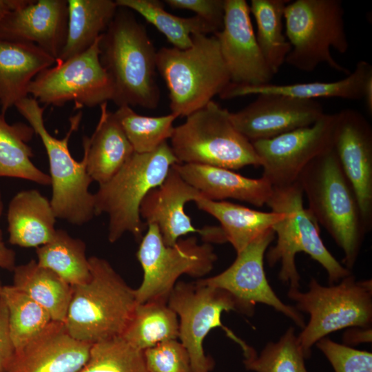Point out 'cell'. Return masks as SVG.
<instances>
[{"instance_id":"6da1fadb","label":"cell","mask_w":372,"mask_h":372,"mask_svg":"<svg viewBox=\"0 0 372 372\" xmlns=\"http://www.w3.org/2000/svg\"><path fill=\"white\" fill-rule=\"evenodd\" d=\"M100 61L113 85L118 106L153 110L160 101L156 52L145 28L128 9L118 7L100 41Z\"/></svg>"},{"instance_id":"7a4b0ae2","label":"cell","mask_w":372,"mask_h":372,"mask_svg":"<svg viewBox=\"0 0 372 372\" xmlns=\"http://www.w3.org/2000/svg\"><path fill=\"white\" fill-rule=\"evenodd\" d=\"M307 209L344 252V267L354 266L367 233L354 190L333 147L311 161L297 180Z\"/></svg>"},{"instance_id":"3957f363","label":"cell","mask_w":372,"mask_h":372,"mask_svg":"<svg viewBox=\"0 0 372 372\" xmlns=\"http://www.w3.org/2000/svg\"><path fill=\"white\" fill-rule=\"evenodd\" d=\"M90 277L72 286L63 322L74 338L94 344L121 337L137 304L131 288L106 260L88 258Z\"/></svg>"},{"instance_id":"277c9868","label":"cell","mask_w":372,"mask_h":372,"mask_svg":"<svg viewBox=\"0 0 372 372\" xmlns=\"http://www.w3.org/2000/svg\"><path fill=\"white\" fill-rule=\"evenodd\" d=\"M185 50L161 48L156 68L165 81L171 113L187 116L220 95L231 83L217 38L194 34Z\"/></svg>"},{"instance_id":"5b68a950","label":"cell","mask_w":372,"mask_h":372,"mask_svg":"<svg viewBox=\"0 0 372 372\" xmlns=\"http://www.w3.org/2000/svg\"><path fill=\"white\" fill-rule=\"evenodd\" d=\"M176 163L178 159L165 142L150 152H134L109 181L99 185L94 194V211L95 215H108L110 242H115L126 232L131 233L137 242L141 240L147 225L140 215L141 204Z\"/></svg>"},{"instance_id":"8992f818","label":"cell","mask_w":372,"mask_h":372,"mask_svg":"<svg viewBox=\"0 0 372 372\" xmlns=\"http://www.w3.org/2000/svg\"><path fill=\"white\" fill-rule=\"evenodd\" d=\"M302 198L303 192L298 181L273 187L266 205L272 211L283 213L284 218L273 227L277 241L267 254V262L271 267L280 262V280L289 284V289H299L300 275L295 258L297 254L304 252L327 271L330 284L338 282L351 274V270L327 249L320 238L318 223L304 208Z\"/></svg>"},{"instance_id":"52a82bcc","label":"cell","mask_w":372,"mask_h":372,"mask_svg":"<svg viewBox=\"0 0 372 372\" xmlns=\"http://www.w3.org/2000/svg\"><path fill=\"white\" fill-rule=\"evenodd\" d=\"M14 107L39 136L45 149L52 189L50 204L56 217L74 225L87 223L95 215L94 194L89 192L92 180L87 172L85 157L76 161L68 146L72 133L79 128L82 112L70 117L68 131L59 139L45 128L44 107L34 98H24Z\"/></svg>"},{"instance_id":"ba28073f","label":"cell","mask_w":372,"mask_h":372,"mask_svg":"<svg viewBox=\"0 0 372 372\" xmlns=\"http://www.w3.org/2000/svg\"><path fill=\"white\" fill-rule=\"evenodd\" d=\"M175 127L171 148L179 163L238 169L261 166L253 144L234 126L230 112L213 100Z\"/></svg>"},{"instance_id":"9c48e42d","label":"cell","mask_w":372,"mask_h":372,"mask_svg":"<svg viewBox=\"0 0 372 372\" xmlns=\"http://www.w3.org/2000/svg\"><path fill=\"white\" fill-rule=\"evenodd\" d=\"M344 10L341 0L289 1L284 12L285 36L291 50L285 62L306 72L322 63L349 74L331 54L333 48L346 53L349 43L344 27Z\"/></svg>"},{"instance_id":"30bf717a","label":"cell","mask_w":372,"mask_h":372,"mask_svg":"<svg viewBox=\"0 0 372 372\" xmlns=\"http://www.w3.org/2000/svg\"><path fill=\"white\" fill-rule=\"evenodd\" d=\"M287 295L298 311L309 315V322L297 335L305 359L313 345L329 333L371 324V280L357 281L350 274L337 285L323 286L313 278L306 292L289 289Z\"/></svg>"},{"instance_id":"8fae6325","label":"cell","mask_w":372,"mask_h":372,"mask_svg":"<svg viewBox=\"0 0 372 372\" xmlns=\"http://www.w3.org/2000/svg\"><path fill=\"white\" fill-rule=\"evenodd\" d=\"M167 304L179 318L178 338L189 353L192 372H210L213 369L214 362L205 355L203 341L216 327H221L240 347L245 359L256 353L221 322L223 311H234L245 314L241 305L229 292L196 281H179L170 293Z\"/></svg>"},{"instance_id":"7c38bea8","label":"cell","mask_w":372,"mask_h":372,"mask_svg":"<svg viewBox=\"0 0 372 372\" xmlns=\"http://www.w3.org/2000/svg\"><path fill=\"white\" fill-rule=\"evenodd\" d=\"M136 258L143 271V281L134 289L137 304L152 300L167 302L180 276L200 279L212 270L218 258L210 243L200 244L195 236L179 239L172 246L165 245L154 224L147 225Z\"/></svg>"},{"instance_id":"4fadbf2b","label":"cell","mask_w":372,"mask_h":372,"mask_svg":"<svg viewBox=\"0 0 372 372\" xmlns=\"http://www.w3.org/2000/svg\"><path fill=\"white\" fill-rule=\"evenodd\" d=\"M101 35L85 52L39 72L30 84L29 96L57 107L73 102L76 108L112 101V83L100 61Z\"/></svg>"},{"instance_id":"5bb4252c","label":"cell","mask_w":372,"mask_h":372,"mask_svg":"<svg viewBox=\"0 0 372 372\" xmlns=\"http://www.w3.org/2000/svg\"><path fill=\"white\" fill-rule=\"evenodd\" d=\"M335 118L336 113H325L312 125L251 142L261 160L262 177L273 187L297 182L311 161L333 147Z\"/></svg>"},{"instance_id":"9a60e30c","label":"cell","mask_w":372,"mask_h":372,"mask_svg":"<svg viewBox=\"0 0 372 372\" xmlns=\"http://www.w3.org/2000/svg\"><path fill=\"white\" fill-rule=\"evenodd\" d=\"M274 237L273 228L269 229L236 254L234 262L225 271L214 276L200 278L196 282L229 292L239 302L246 315H252L256 304L261 303L282 313L302 329L305 322L300 311L278 298L266 276L265 254Z\"/></svg>"},{"instance_id":"2e32d148","label":"cell","mask_w":372,"mask_h":372,"mask_svg":"<svg viewBox=\"0 0 372 372\" xmlns=\"http://www.w3.org/2000/svg\"><path fill=\"white\" fill-rule=\"evenodd\" d=\"M203 197L201 193L188 183L174 165L163 182L150 190L140 207V215L147 227L156 225L167 246L174 245L181 236L198 233L204 242H226L220 227L196 228L191 218L185 211L186 203Z\"/></svg>"},{"instance_id":"e0dca14e","label":"cell","mask_w":372,"mask_h":372,"mask_svg":"<svg viewBox=\"0 0 372 372\" xmlns=\"http://www.w3.org/2000/svg\"><path fill=\"white\" fill-rule=\"evenodd\" d=\"M333 148L355 194L366 232L372 229V127L360 112L336 113Z\"/></svg>"},{"instance_id":"ac0fdd59","label":"cell","mask_w":372,"mask_h":372,"mask_svg":"<svg viewBox=\"0 0 372 372\" xmlns=\"http://www.w3.org/2000/svg\"><path fill=\"white\" fill-rule=\"evenodd\" d=\"M214 35L231 83H270L273 74L259 48L251 21L249 6L245 0H225L223 26Z\"/></svg>"},{"instance_id":"d6986e66","label":"cell","mask_w":372,"mask_h":372,"mask_svg":"<svg viewBox=\"0 0 372 372\" xmlns=\"http://www.w3.org/2000/svg\"><path fill=\"white\" fill-rule=\"evenodd\" d=\"M316 100L260 94L245 107L230 112L236 129L251 142L312 125L324 114Z\"/></svg>"},{"instance_id":"ffe728a7","label":"cell","mask_w":372,"mask_h":372,"mask_svg":"<svg viewBox=\"0 0 372 372\" xmlns=\"http://www.w3.org/2000/svg\"><path fill=\"white\" fill-rule=\"evenodd\" d=\"M66 0H29L0 21V39L32 43L56 60L65 45L68 30Z\"/></svg>"},{"instance_id":"44dd1931","label":"cell","mask_w":372,"mask_h":372,"mask_svg":"<svg viewBox=\"0 0 372 372\" xmlns=\"http://www.w3.org/2000/svg\"><path fill=\"white\" fill-rule=\"evenodd\" d=\"M92 344L74 338L63 322L53 320L15 351L7 372H78L87 361Z\"/></svg>"},{"instance_id":"7402d4cb","label":"cell","mask_w":372,"mask_h":372,"mask_svg":"<svg viewBox=\"0 0 372 372\" xmlns=\"http://www.w3.org/2000/svg\"><path fill=\"white\" fill-rule=\"evenodd\" d=\"M174 166L203 198L211 200L232 198L262 207L272 193V186L262 177L250 178L231 169L206 165L176 163Z\"/></svg>"},{"instance_id":"603a6c76","label":"cell","mask_w":372,"mask_h":372,"mask_svg":"<svg viewBox=\"0 0 372 372\" xmlns=\"http://www.w3.org/2000/svg\"><path fill=\"white\" fill-rule=\"evenodd\" d=\"M56 59L34 44L0 39V106L4 114L29 96L32 81Z\"/></svg>"},{"instance_id":"cb8c5ba5","label":"cell","mask_w":372,"mask_h":372,"mask_svg":"<svg viewBox=\"0 0 372 372\" xmlns=\"http://www.w3.org/2000/svg\"><path fill=\"white\" fill-rule=\"evenodd\" d=\"M107 105L104 103L100 105V118L92 136L83 138L87 174L99 185L109 181L134 152Z\"/></svg>"},{"instance_id":"d4e9b609","label":"cell","mask_w":372,"mask_h":372,"mask_svg":"<svg viewBox=\"0 0 372 372\" xmlns=\"http://www.w3.org/2000/svg\"><path fill=\"white\" fill-rule=\"evenodd\" d=\"M371 76V65L362 60L356 63L353 72L344 79L337 81L288 85L269 83L260 85L230 83L219 96L223 99H230L251 94H276L302 99L340 98L347 100H360L363 99L366 83Z\"/></svg>"},{"instance_id":"484cf974","label":"cell","mask_w":372,"mask_h":372,"mask_svg":"<svg viewBox=\"0 0 372 372\" xmlns=\"http://www.w3.org/2000/svg\"><path fill=\"white\" fill-rule=\"evenodd\" d=\"M56 216L50 201L37 189L18 192L8 214L9 242L21 247H39L54 237Z\"/></svg>"},{"instance_id":"4316f807","label":"cell","mask_w":372,"mask_h":372,"mask_svg":"<svg viewBox=\"0 0 372 372\" xmlns=\"http://www.w3.org/2000/svg\"><path fill=\"white\" fill-rule=\"evenodd\" d=\"M197 207L216 218L220 223L227 242L236 254L262 235L284 218L281 212H264L227 201L200 197Z\"/></svg>"},{"instance_id":"83f0119b","label":"cell","mask_w":372,"mask_h":372,"mask_svg":"<svg viewBox=\"0 0 372 372\" xmlns=\"http://www.w3.org/2000/svg\"><path fill=\"white\" fill-rule=\"evenodd\" d=\"M68 30L65 45L56 61L87 50L103 34L118 10L112 0H67Z\"/></svg>"},{"instance_id":"f1b7e54d","label":"cell","mask_w":372,"mask_h":372,"mask_svg":"<svg viewBox=\"0 0 372 372\" xmlns=\"http://www.w3.org/2000/svg\"><path fill=\"white\" fill-rule=\"evenodd\" d=\"M13 286L43 307L52 320L64 322L72 296V286L37 261L16 266Z\"/></svg>"},{"instance_id":"f546056e","label":"cell","mask_w":372,"mask_h":372,"mask_svg":"<svg viewBox=\"0 0 372 372\" xmlns=\"http://www.w3.org/2000/svg\"><path fill=\"white\" fill-rule=\"evenodd\" d=\"M34 131L28 124H9L0 113V177L25 179L50 185L51 179L32 162L33 152L28 144Z\"/></svg>"},{"instance_id":"4dcf8cb0","label":"cell","mask_w":372,"mask_h":372,"mask_svg":"<svg viewBox=\"0 0 372 372\" xmlns=\"http://www.w3.org/2000/svg\"><path fill=\"white\" fill-rule=\"evenodd\" d=\"M179 335L176 313L167 302L152 300L137 304L121 338L134 348L144 351Z\"/></svg>"},{"instance_id":"1f68e13d","label":"cell","mask_w":372,"mask_h":372,"mask_svg":"<svg viewBox=\"0 0 372 372\" xmlns=\"http://www.w3.org/2000/svg\"><path fill=\"white\" fill-rule=\"evenodd\" d=\"M118 7L130 9L141 15L161 32L174 48L185 50L193 43L194 34H209L217 30L201 18L180 17L167 12L158 0H116Z\"/></svg>"},{"instance_id":"d6a6232c","label":"cell","mask_w":372,"mask_h":372,"mask_svg":"<svg viewBox=\"0 0 372 372\" xmlns=\"http://www.w3.org/2000/svg\"><path fill=\"white\" fill-rule=\"evenodd\" d=\"M289 0H251L256 34L262 56L273 75L285 62L291 46L283 34L284 12Z\"/></svg>"},{"instance_id":"836d02e7","label":"cell","mask_w":372,"mask_h":372,"mask_svg":"<svg viewBox=\"0 0 372 372\" xmlns=\"http://www.w3.org/2000/svg\"><path fill=\"white\" fill-rule=\"evenodd\" d=\"M86 246L81 239L56 229L53 239L37 247V262L54 272L71 286L83 285L90 277Z\"/></svg>"},{"instance_id":"e575fe53","label":"cell","mask_w":372,"mask_h":372,"mask_svg":"<svg viewBox=\"0 0 372 372\" xmlns=\"http://www.w3.org/2000/svg\"><path fill=\"white\" fill-rule=\"evenodd\" d=\"M0 295L8 308L15 351L39 335L53 321L43 307L13 285L2 286Z\"/></svg>"},{"instance_id":"d590c367","label":"cell","mask_w":372,"mask_h":372,"mask_svg":"<svg viewBox=\"0 0 372 372\" xmlns=\"http://www.w3.org/2000/svg\"><path fill=\"white\" fill-rule=\"evenodd\" d=\"M114 114L132 145L134 152L147 153L171 138L177 116L171 113L161 116L137 114L130 106L118 107Z\"/></svg>"},{"instance_id":"8d00e7d4","label":"cell","mask_w":372,"mask_h":372,"mask_svg":"<svg viewBox=\"0 0 372 372\" xmlns=\"http://www.w3.org/2000/svg\"><path fill=\"white\" fill-rule=\"evenodd\" d=\"M78 372H149L143 351L121 337L92 344L87 361Z\"/></svg>"},{"instance_id":"74e56055","label":"cell","mask_w":372,"mask_h":372,"mask_svg":"<svg viewBox=\"0 0 372 372\" xmlns=\"http://www.w3.org/2000/svg\"><path fill=\"white\" fill-rule=\"evenodd\" d=\"M304 360L294 328L290 327L277 342H268L259 355L244 359L243 364L254 372H307Z\"/></svg>"},{"instance_id":"f35d334b","label":"cell","mask_w":372,"mask_h":372,"mask_svg":"<svg viewBox=\"0 0 372 372\" xmlns=\"http://www.w3.org/2000/svg\"><path fill=\"white\" fill-rule=\"evenodd\" d=\"M149 372H192L189 353L180 342L169 340L143 351Z\"/></svg>"},{"instance_id":"ab89813d","label":"cell","mask_w":372,"mask_h":372,"mask_svg":"<svg viewBox=\"0 0 372 372\" xmlns=\"http://www.w3.org/2000/svg\"><path fill=\"white\" fill-rule=\"evenodd\" d=\"M335 372H372V353L323 338L316 343Z\"/></svg>"},{"instance_id":"60d3db41","label":"cell","mask_w":372,"mask_h":372,"mask_svg":"<svg viewBox=\"0 0 372 372\" xmlns=\"http://www.w3.org/2000/svg\"><path fill=\"white\" fill-rule=\"evenodd\" d=\"M173 9L187 10L211 25L217 32L223 26L225 0H165Z\"/></svg>"},{"instance_id":"b9f144b4","label":"cell","mask_w":372,"mask_h":372,"mask_svg":"<svg viewBox=\"0 0 372 372\" xmlns=\"http://www.w3.org/2000/svg\"><path fill=\"white\" fill-rule=\"evenodd\" d=\"M15 354L11 338L8 311L0 295V372H7Z\"/></svg>"},{"instance_id":"7bdbcfd3","label":"cell","mask_w":372,"mask_h":372,"mask_svg":"<svg viewBox=\"0 0 372 372\" xmlns=\"http://www.w3.org/2000/svg\"><path fill=\"white\" fill-rule=\"evenodd\" d=\"M3 204L0 192V218L3 212ZM15 262V253L12 249L8 248L5 245L3 240L2 232L0 229V268L13 271L16 267Z\"/></svg>"},{"instance_id":"ee69618b","label":"cell","mask_w":372,"mask_h":372,"mask_svg":"<svg viewBox=\"0 0 372 372\" xmlns=\"http://www.w3.org/2000/svg\"><path fill=\"white\" fill-rule=\"evenodd\" d=\"M357 329L347 331L344 333V340L346 344H357L361 342L371 341V329L358 328Z\"/></svg>"},{"instance_id":"f6af8a7d","label":"cell","mask_w":372,"mask_h":372,"mask_svg":"<svg viewBox=\"0 0 372 372\" xmlns=\"http://www.w3.org/2000/svg\"><path fill=\"white\" fill-rule=\"evenodd\" d=\"M29 0H0V21L10 11L18 8Z\"/></svg>"},{"instance_id":"bcb514c9","label":"cell","mask_w":372,"mask_h":372,"mask_svg":"<svg viewBox=\"0 0 372 372\" xmlns=\"http://www.w3.org/2000/svg\"><path fill=\"white\" fill-rule=\"evenodd\" d=\"M363 99L368 112L372 114V76H370L365 85Z\"/></svg>"},{"instance_id":"7dc6e473","label":"cell","mask_w":372,"mask_h":372,"mask_svg":"<svg viewBox=\"0 0 372 372\" xmlns=\"http://www.w3.org/2000/svg\"><path fill=\"white\" fill-rule=\"evenodd\" d=\"M1 288H2V285H1V281H0V293H1Z\"/></svg>"}]
</instances>
